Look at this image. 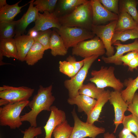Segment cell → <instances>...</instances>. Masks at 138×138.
Here are the masks:
<instances>
[{"instance_id":"obj_27","label":"cell","mask_w":138,"mask_h":138,"mask_svg":"<svg viewBox=\"0 0 138 138\" xmlns=\"http://www.w3.org/2000/svg\"><path fill=\"white\" fill-rule=\"evenodd\" d=\"M17 20L0 22V39L12 38L15 36Z\"/></svg>"},{"instance_id":"obj_26","label":"cell","mask_w":138,"mask_h":138,"mask_svg":"<svg viewBox=\"0 0 138 138\" xmlns=\"http://www.w3.org/2000/svg\"><path fill=\"white\" fill-rule=\"evenodd\" d=\"M0 55L18 60L17 52L14 39H0Z\"/></svg>"},{"instance_id":"obj_20","label":"cell","mask_w":138,"mask_h":138,"mask_svg":"<svg viewBox=\"0 0 138 138\" xmlns=\"http://www.w3.org/2000/svg\"><path fill=\"white\" fill-rule=\"evenodd\" d=\"M110 91L105 90L96 100V103L93 109L87 116L86 122L94 124L98 120L102 108L109 100Z\"/></svg>"},{"instance_id":"obj_32","label":"cell","mask_w":138,"mask_h":138,"mask_svg":"<svg viewBox=\"0 0 138 138\" xmlns=\"http://www.w3.org/2000/svg\"><path fill=\"white\" fill-rule=\"evenodd\" d=\"M123 128L133 133L138 138V117L131 114L125 116L122 123Z\"/></svg>"},{"instance_id":"obj_6","label":"cell","mask_w":138,"mask_h":138,"mask_svg":"<svg viewBox=\"0 0 138 138\" xmlns=\"http://www.w3.org/2000/svg\"><path fill=\"white\" fill-rule=\"evenodd\" d=\"M99 56L94 55L84 59V64L80 70L70 79L64 81V85L68 90L69 98L75 97L79 94V90L83 84L89 69Z\"/></svg>"},{"instance_id":"obj_15","label":"cell","mask_w":138,"mask_h":138,"mask_svg":"<svg viewBox=\"0 0 138 138\" xmlns=\"http://www.w3.org/2000/svg\"><path fill=\"white\" fill-rule=\"evenodd\" d=\"M66 120L65 112L54 106L51 107L50 113L44 128L45 133L44 138H51L55 128Z\"/></svg>"},{"instance_id":"obj_33","label":"cell","mask_w":138,"mask_h":138,"mask_svg":"<svg viewBox=\"0 0 138 138\" xmlns=\"http://www.w3.org/2000/svg\"><path fill=\"white\" fill-rule=\"evenodd\" d=\"M58 0H36L33 2L38 11L44 12L47 11L53 13Z\"/></svg>"},{"instance_id":"obj_46","label":"cell","mask_w":138,"mask_h":138,"mask_svg":"<svg viewBox=\"0 0 138 138\" xmlns=\"http://www.w3.org/2000/svg\"><path fill=\"white\" fill-rule=\"evenodd\" d=\"M7 4L6 0H0V8L3 7Z\"/></svg>"},{"instance_id":"obj_35","label":"cell","mask_w":138,"mask_h":138,"mask_svg":"<svg viewBox=\"0 0 138 138\" xmlns=\"http://www.w3.org/2000/svg\"><path fill=\"white\" fill-rule=\"evenodd\" d=\"M60 72L70 78L73 76L75 68L72 64L66 61H60L59 62Z\"/></svg>"},{"instance_id":"obj_25","label":"cell","mask_w":138,"mask_h":138,"mask_svg":"<svg viewBox=\"0 0 138 138\" xmlns=\"http://www.w3.org/2000/svg\"><path fill=\"white\" fill-rule=\"evenodd\" d=\"M138 27V23L128 13H120L119 18L116 25L114 32L122 31Z\"/></svg>"},{"instance_id":"obj_19","label":"cell","mask_w":138,"mask_h":138,"mask_svg":"<svg viewBox=\"0 0 138 138\" xmlns=\"http://www.w3.org/2000/svg\"><path fill=\"white\" fill-rule=\"evenodd\" d=\"M14 39L17 50L18 60L21 62L25 61V57L35 41L29 36L24 34Z\"/></svg>"},{"instance_id":"obj_14","label":"cell","mask_w":138,"mask_h":138,"mask_svg":"<svg viewBox=\"0 0 138 138\" xmlns=\"http://www.w3.org/2000/svg\"><path fill=\"white\" fill-rule=\"evenodd\" d=\"M113 44L115 46L117 50L116 53L113 56L109 57L102 56L101 59L105 63L113 64L116 65L122 64L119 60V58L125 53L136 51H138V39H136L133 43L122 44L119 41H117Z\"/></svg>"},{"instance_id":"obj_12","label":"cell","mask_w":138,"mask_h":138,"mask_svg":"<svg viewBox=\"0 0 138 138\" xmlns=\"http://www.w3.org/2000/svg\"><path fill=\"white\" fill-rule=\"evenodd\" d=\"M93 10V25H100L109 21L118 20L119 16L105 8L99 0H91Z\"/></svg>"},{"instance_id":"obj_39","label":"cell","mask_w":138,"mask_h":138,"mask_svg":"<svg viewBox=\"0 0 138 138\" xmlns=\"http://www.w3.org/2000/svg\"><path fill=\"white\" fill-rule=\"evenodd\" d=\"M66 60L72 64L74 67L75 71L73 76L75 75L80 70L84 64V59L80 61H76L75 57L73 56L70 55L68 56L66 58Z\"/></svg>"},{"instance_id":"obj_18","label":"cell","mask_w":138,"mask_h":138,"mask_svg":"<svg viewBox=\"0 0 138 138\" xmlns=\"http://www.w3.org/2000/svg\"><path fill=\"white\" fill-rule=\"evenodd\" d=\"M88 0H58L53 13L57 18L68 15Z\"/></svg>"},{"instance_id":"obj_34","label":"cell","mask_w":138,"mask_h":138,"mask_svg":"<svg viewBox=\"0 0 138 138\" xmlns=\"http://www.w3.org/2000/svg\"><path fill=\"white\" fill-rule=\"evenodd\" d=\"M52 30L50 29L43 31H39L37 37L34 39L40 43L45 50L50 49V42Z\"/></svg>"},{"instance_id":"obj_44","label":"cell","mask_w":138,"mask_h":138,"mask_svg":"<svg viewBox=\"0 0 138 138\" xmlns=\"http://www.w3.org/2000/svg\"><path fill=\"white\" fill-rule=\"evenodd\" d=\"M116 136L112 133H110L109 132L105 133L103 134V138H116Z\"/></svg>"},{"instance_id":"obj_16","label":"cell","mask_w":138,"mask_h":138,"mask_svg":"<svg viewBox=\"0 0 138 138\" xmlns=\"http://www.w3.org/2000/svg\"><path fill=\"white\" fill-rule=\"evenodd\" d=\"M35 22L34 26L31 28L38 31H44L51 28L59 29L62 26L58 18L53 13L47 11L42 14L39 13Z\"/></svg>"},{"instance_id":"obj_21","label":"cell","mask_w":138,"mask_h":138,"mask_svg":"<svg viewBox=\"0 0 138 138\" xmlns=\"http://www.w3.org/2000/svg\"><path fill=\"white\" fill-rule=\"evenodd\" d=\"M50 49L51 54L54 56H64L68 52L63 39L54 28L51 35Z\"/></svg>"},{"instance_id":"obj_4","label":"cell","mask_w":138,"mask_h":138,"mask_svg":"<svg viewBox=\"0 0 138 138\" xmlns=\"http://www.w3.org/2000/svg\"><path fill=\"white\" fill-rule=\"evenodd\" d=\"M29 100L9 103L0 107V125L8 126L11 129L19 128L22 124L20 113L27 106Z\"/></svg>"},{"instance_id":"obj_43","label":"cell","mask_w":138,"mask_h":138,"mask_svg":"<svg viewBox=\"0 0 138 138\" xmlns=\"http://www.w3.org/2000/svg\"><path fill=\"white\" fill-rule=\"evenodd\" d=\"M39 31L32 29L31 28L28 31L27 35L32 38L34 40L38 36Z\"/></svg>"},{"instance_id":"obj_47","label":"cell","mask_w":138,"mask_h":138,"mask_svg":"<svg viewBox=\"0 0 138 138\" xmlns=\"http://www.w3.org/2000/svg\"></svg>"},{"instance_id":"obj_7","label":"cell","mask_w":138,"mask_h":138,"mask_svg":"<svg viewBox=\"0 0 138 138\" xmlns=\"http://www.w3.org/2000/svg\"><path fill=\"white\" fill-rule=\"evenodd\" d=\"M105 49L102 40L96 36L79 43L72 48V55L84 59L94 55H102L106 53Z\"/></svg>"},{"instance_id":"obj_23","label":"cell","mask_w":138,"mask_h":138,"mask_svg":"<svg viewBox=\"0 0 138 138\" xmlns=\"http://www.w3.org/2000/svg\"><path fill=\"white\" fill-rule=\"evenodd\" d=\"M125 89L121 91V96L128 104L130 103L136 91L138 89V76L135 79L129 78L123 83Z\"/></svg>"},{"instance_id":"obj_17","label":"cell","mask_w":138,"mask_h":138,"mask_svg":"<svg viewBox=\"0 0 138 138\" xmlns=\"http://www.w3.org/2000/svg\"><path fill=\"white\" fill-rule=\"evenodd\" d=\"M96 100V99L86 95L79 94L75 97L69 98L67 102L70 105H76L78 112H83L87 116L95 105Z\"/></svg>"},{"instance_id":"obj_30","label":"cell","mask_w":138,"mask_h":138,"mask_svg":"<svg viewBox=\"0 0 138 138\" xmlns=\"http://www.w3.org/2000/svg\"><path fill=\"white\" fill-rule=\"evenodd\" d=\"M138 39V27L122 31L114 32L111 41L113 44L117 41L124 42L131 39Z\"/></svg>"},{"instance_id":"obj_41","label":"cell","mask_w":138,"mask_h":138,"mask_svg":"<svg viewBox=\"0 0 138 138\" xmlns=\"http://www.w3.org/2000/svg\"><path fill=\"white\" fill-rule=\"evenodd\" d=\"M119 138H137L128 129L123 128L119 133Z\"/></svg>"},{"instance_id":"obj_38","label":"cell","mask_w":138,"mask_h":138,"mask_svg":"<svg viewBox=\"0 0 138 138\" xmlns=\"http://www.w3.org/2000/svg\"><path fill=\"white\" fill-rule=\"evenodd\" d=\"M127 110L138 117V93H135L131 102L128 105Z\"/></svg>"},{"instance_id":"obj_22","label":"cell","mask_w":138,"mask_h":138,"mask_svg":"<svg viewBox=\"0 0 138 138\" xmlns=\"http://www.w3.org/2000/svg\"><path fill=\"white\" fill-rule=\"evenodd\" d=\"M21 1V0L20 1L12 5L7 4L0 8V22L14 20L15 16L21 12V8L29 3V2L25 4L19 6L18 4Z\"/></svg>"},{"instance_id":"obj_28","label":"cell","mask_w":138,"mask_h":138,"mask_svg":"<svg viewBox=\"0 0 138 138\" xmlns=\"http://www.w3.org/2000/svg\"><path fill=\"white\" fill-rule=\"evenodd\" d=\"M138 1L134 0H123L120 1L119 13L125 12L130 14L138 23V13L136 6Z\"/></svg>"},{"instance_id":"obj_29","label":"cell","mask_w":138,"mask_h":138,"mask_svg":"<svg viewBox=\"0 0 138 138\" xmlns=\"http://www.w3.org/2000/svg\"><path fill=\"white\" fill-rule=\"evenodd\" d=\"M105 90L104 88H98L93 83L83 84L79 91V94L86 95L91 98L97 99Z\"/></svg>"},{"instance_id":"obj_11","label":"cell","mask_w":138,"mask_h":138,"mask_svg":"<svg viewBox=\"0 0 138 138\" xmlns=\"http://www.w3.org/2000/svg\"><path fill=\"white\" fill-rule=\"evenodd\" d=\"M109 101L113 106L114 111V133L119 125L122 123L125 112L127 110L128 104L122 98L120 91L114 90L110 91Z\"/></svg>"},{"instance_id":"obj_8","label":"cell","mask_w":138,"mask_h":138,"mask_svg":"<svg viewBox=\"0 0 138 138\" xmlns=\"http://www.w3.org/2000/svg\"><path fill=\"white\" fill-rule=\"evenodd\" d=\"M74 122V126L71 134L69 138H96L98 135L104 133L105 129L98 127L94 124L82 121L78 117L74 108L71 112Z\"/></svg>"},{"instance_id":"obj_5","label":"cell","mask_w":138,"mask_h":138,"mask_svg":"<svg viewBox=\"0 0 138 138\" xmlns=\"http://www.w3.org/2000/svg\"><path fill=\"white\" fill-rule=\"evenodd\" d=\"M53 28L61 37L68 50L81 42L93 38L95 36L91 30L82 27L62 26L59 29Z\"/></svg>"},{"instance_id":"obj_45","label":"cell","mask_w":138,"mask_h":138,"mask_svg":"<svg viewBox=\"0 0 138 138\" xmlns=\"http://www.w3.org/2000/svg\"><path fill=\"white\" fill-rule=\"evenodd\" d=\"M9 103L6 100L1 98L0 99V106H4Z\"/></svg>"},{"instance_id":"obj_2","label":"cell","mask_w":138,"mask_h":138,"mask_svg":"<svg viewBox=\"0 0 138 138\" xmlns=\"http://www.w3.org/2000/svg\"><path fill=\"white\" fill-rule=\"evenodd\" d=\"M62 26L78 27L91 30L93 10L91 0L77 7L70 14L58 18Z\"/></svg>"},{"instance_id":"obj_9","label":"cell","mask_w":138,"mask_h":138,"mask_svg":"<svg viewBox=\"0 0 138 138\" xmlns=\"http://www.w3.org/2000/svg\"><path fill=\"white\" fill-rule=\"evenodd\" d=\"M34 90L24 86L16 87L3 85L0 87V98L6 100L9 103L29 100Z\"/></svg>"},{"instance_id":"obj_37","label":"cell","mask_w":138,"mask_h":138,"mask_svg":"<svg viewBox=\"0 0 138 138\" xmlns=\"http://www.w3.org/2000/svg\"><path fill=\"white\" fill-rule=\"evenodd\" d=\"M24 135L23 138H34L40 135L42 133L41 127H34L31 126L25 129L24 131H21Z\"/></svg>"},{"instance_id":"obj_40","label":"cell","mask_w":138,"mask_h":138,"mask_svg":"<svg viewBox=\"0 0 138 138\" xmlns=\"http://www.w3.org/2000/svg\"><path fill=\"white\" fill-rule=\"evenodd\" d=\"M137 56L138 51H132L120 57L119 59V60L123 65L127 66L131 60Z\"/></svg>"},{"instance_id":"obj_42","label":"cell","mask_w":138,"mask_h":138,"mask_svg":"<svg viewBox=\"0 0 138 138\" xmlns=\"http://www.w3.org/2000/svg\"><path fill=\"white\" fill-rule=\"evenodd\" d=\"M127 66L129 70L130 71H133L134 69H137L138 67V56L131 60Z\"/></svg>"},{"instance_id":"obj_36","label":"cell","mask_w":138,"mask_h":138,"mask_svg":"<svg viewBox=\"0 0 138 138\" xmlns=\"http://www.w3.org/2000/svg\"><path fill=\"white\" fill-rule=\"evenodd\" d=\"M103 6L108 11L118 15H119L118 8L119 0H99Z\"/></svg>"},{"instance_id":"obj_1","label":"cell","mask_w":138,"mask_h":138,"mask_svg":"<svg viewBox=\"0 0 138 138\" xmlns=\"http://www.w3.org/2000/svg\"><path fill=\"white\" fill-rule=\"evenodd\" d=\"M52 85L43 87L40 85L37 94L32 100L29 101L27 106L31 110L21 116L22 121H27L30 126L37 127V118L39 114L44 110L51 111V107L55 100V97L52 95Z\"/></svg>"},{"instance_id":"obj_10","label":"cell","mask_w":138,"mask_h":138,"mask_svg":"<svg viewBox=\"0 0 138 138\" xmlns=\"http://www.w3.org/2000/svg\"><path fill=\"white\" fill-rule=\"evenodd\" d=\"M118 20L112 21L106 25H92L91 27V31L103 42L106 50L105 53L107 57L113 56L114 53L111 41Z\"/></svg>"},{"instance_id":"obj_24","label":"cell","mask_w":138,"mask_h":138,"mask_svg":"<svg viewBox=\"0 0 138 138\" xmlns=\"http://www.w3.org/2000/svg\"><path fill=\"white\" fill-rule=\"evenodd\" d=\"M45 50L44 48L40 43L35 41L27 53L25 61L28 65H34L42 58Z\"/></svg>"},{"instance_id":"obj_3","label":"cell","mask_w":138,"mask_h":138,"mask_svg":"<svg viewBox=\"0 0 138 138\" xmlns=\"http://www.w3.org/2000/svg\"><path fill=\"white\" fill-rule=\"evenodd\" d=\"M114 70L115 68L113 66L109 67L101 66L99 70L91 71V77L88 80L95 84L98 88L104 89L110 87L114 90L121 91L124 87V84L116 77Z\"/></svg>"},{"instance_id":"obj_31","label":"cell","mask_w":138,"mask_h":138,"mask_svg":"<svg viewBox=\"0 0 138 138\" xmlns=\"http://www.w3.org/2000/svg\"><path fill=\"white\" fill-rule=\"evenodd\" d=\"M73 129L67 120L57 125L53 133L54 138H69Z\"/></svg>"},{"instance_id":"obj_13","label":"cell","mask_w":138,"mask_h":138,"mask_svg":"<svg viewBox=\"0 0 138 138\" xmlns=\"http://www.w3.org/2000/svg\"><path fill=\"white\" fill-rule=\"evenodd\" d=\"M34 1L32 0L29 2V5L27 12L20 19L17 20L14 38L24 34L28 25L35 22L37 18L39 13L36 7L34 6Z\"/></svg>"}]
</instances>
